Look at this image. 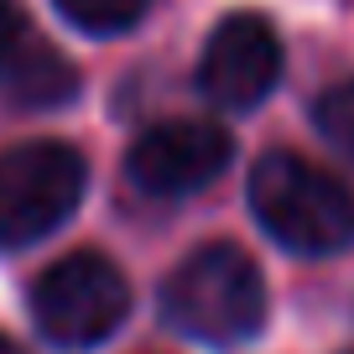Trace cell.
<instances>
[{"instance_id": "cell-1", "label": "cell", "mask_w": 354, "mask_h": 354, "mask_svg": "<svg viewBox=\"0 0 354 354\" xmlns=\"http://www.w3.org/2000/svg\"><path fill=\"white\" fill-rule=\"evenodd\" d=\"M250 209L271 240L297 255H333L354 240V193L292 151H271L255 167Z\"/></svg>"}, {"instance_id": "cell-2", "label": "cell", "mask_w": 354, "mask_h": 354, "mask_svg": "<svg viewBox=\"0 0 354 354\" xmlns=\"http://www.w3.org/2000/svg\"><path fill=\"white\" fill-rule=\"evenodd\" d=\"M162 308L198 344H245L266 323V281L240 245H203L167 277Z\"/></svg>"}, {"instance_id": "cell-3", "label": "cell", "mask_w": 354, "mask_h": 354, "mask_svg": "<svg viewBox=\"0 0 354 354\" xmlns=\"http://www.w3.org/2000/svg\"><path fill=\"white\" fill-rule=\"evenodd\" d=\"M131 313V287H125L120 266L94 250L63 255L47 266L32 287V318L63 349H88V344L110 339Z\"/></svg>"}, {"instance_id": "cell-4", "label": "cell", "mask_w": 354, "mask_h": 354, "mask_svg": "<svg viewBox=\"0 0 354 354\" xmlns=\"http://www.w3.org/2000/svg\"><path fill=\"white\" fill-rule=\"evenodd\" d=\"M84 193V156L63 141H21L0 151V250L53 234Z\"/></svg>"}, {"instance_id": "cell-5", "label": "cell", "mask_w": 354, "mask_h": 354, "mask_svg": "<svg viewBox=\"0 0 354 354\" xmlns=\"http://www.w3.org/2000/svg\"><path fill=\"white\" fill-rule=\"evenodd\" d=\"M234 146L219 125L209 120H167L151 125L141 141L125 156V172L141 193H156V198H183V193H198L203 183L230 167Z\"/></svg>"}, {"instance_id": "cell-6", "label": "cell", "mask_w": 354, "mask_h": 354, "mask_svg": "<svg viewBox=\"0 0 354 354\" xmlns=\"http://www.w3.org/2000/svg\"><path fill=\"white\" fill-rule=\"evenodd\" d=\"M277 78H281V37L266 16L240 11L214 26L209 47H203V68H198V84L214 104L250 110L277 88Z\"/></svg>"}, {"instance_id": "cell-7", "label": "cell", "mask_w": 354, "mask_h": 354, "mask_svg": "<svg viewBox=\"0 0 354 354\" xmlns=\"http://www.w3.org/2000/svg\"><path fill=\"white\" fill-rule=\"evenodd\" d=\"M73 88H78V78H73V68H68V57L53 53L47 42H37L32 32H26V42L6 57V68H0V94L16 100V104H26V110L57 104V100H68Z\"/></svg>"}, {"instance_id": "cell-8", "label": "cell", "mask_w": 354, "mask_h": 354, "mask_svg": "<svg viewBox=\"0 0 354 354\" xmlns=\"http://www.w3.org/2000/svg\"><path fill=\"white\" fill-rule=\"evenodd\" d=\"M53 6L78 26V32H100V37L125 32V26H136L146 11H151V0H53Z\"/></svg>"}, {"instance_id": "cell-9", "label": "cell", "mask_w": 354, "mask_h": 354, "mask_svg": "<svg viewBox=\"0 0 354 354\" xmlns=\"http://www.w3.org/2000/svg\"><path fill=\"white\" fill-rule=\"evenodd\" d=\"M318 131L328 136L344 156H354V78L318 94Z\"/></svg>"}, {"instance_id": "cell-10", "label": "cell", "mask_w": 354, "mask_h": 354, "mask_svg": "<svg viewBox=\"0 0 354 354\" xmlns=\"http://www.w3.org/2000/svg\"><path fill=\"white\" fill-rule=\"evenodd\" d=\"M26 42V16L16 0H0V68H6V57L16 53V47Z\"/></svg>"}, {"instance_id": "cell-11", "label": "cell", "mask_w": 354, "mask_h": 354, "mask_svg": "<svg viewBox=\"0 0 354 354\" xmlns=\"http://www.w3.org/2000/svg\"><path fill=\"white\" fill-rule=\"evenodd\" d=\"M0 354H26V349H21L16 339H6V333H0Z\"/></svg>"}]
</instances>
